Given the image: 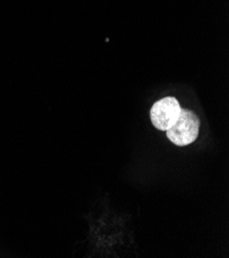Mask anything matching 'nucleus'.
Instances as JSON below:
<instances>
[{
	"label": "nucleus",
	"instance_id": "1",
	"mask_svg": "<svg viewBox=\"0 0 229 258\" xmlns=\"http://www.w3.org/2000/svg\"><path fill=\"white\" fill-rule=\"evenodd\" d=\"M199 126V118L193 111L181 109L177 120L166 131L167 137L178 146H186L197 139Z\"/></svg>",
	"mask_w": 229,
	"mask_h": 258
},
{
	"label": "nucleus",
	"instance_id": "2",
	"mask_svg": "<svg viewBox=\"0 0 229 258\" xmlns=\"http://www.w3.org/2000/svg\"><path fill=\"white\" fill-rule=\"evenodd\" d=\"M180 103L174 97H166L157 101L150 110V119L160 131H167L174 124L181 112Z\"/></svg>",
	"mask_w": 229,
	"mask_h": 258
}]
</instances>
